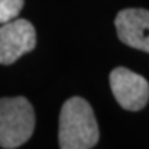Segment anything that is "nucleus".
<instances>
[{"label": "nucleus", "instance_id": "f257e3e1", "mask_svg": "<svg viewBox=\"0 0 149 149\" xmlns=\"http://www.w3.org/2000/svg\"><path fill=\"white\" fill-rule=\"evenodd\" d=\"M100 130L90 104L81 97L66 100L59 113L58 142L62 149L94 148Z\"/></svg>", "mask_w": 149, "mask_h": 149}, {"label": "nucleus", "instance_id": "f03ea898", "mask_svg": "<svg viewBox=\"0 0 149 149\" xmlns=\"http://www.w3.org/2000/svg\"><path fill=\"white\" fill-rule=\"evenodd\" d=\"M35 130V111L25 97L0 98V146L14 149L25 144Z\"/></svg>", "mask_w": 149, "mask_h": 149}, {"label": "nucleus", "instance_id": "7ed1b4c3", "mask_svg": "<svg viewBox=\"0 0 149 149\" xmlns=\"http://www.w3.org/2000/svg\"><path fill=\"white\" fill-rule=\"evenodd\" d=\"M36 46V31L28 19H11L0 26V64L11 65Z\"/></svg>", "mask_w": 149, "mask_h": 149}, {"label": "nucleus", "instance_id": "20e7f679", "mask_svg": "<svg viewBox=\"0 0 149 149\" xmlns=\"http://www.w3.org/2000/svg\"><path fill=\"white\" fill-rule=\"evenodd\" d=\"M112 93L126 111H141L148 104L149 84L141 74L127 68H116L109 76Z\"/></svg>", "mask_w": 149, "mask_h": 149}, {"label": "nucleus", "instance_id": "39448f33", "mask_svg": "<svg viewBox=\"0 0 149 149\" xmlns=\"http://www.w3.org/2000/svg\"><path fill=\"white\" fill-rule=\"evenodd\" d=\"M117 36L130 47L149 53V11L144 8H126L115 19Z\"/></svg>", "mask_w": 149, "mask_h": 149}, {"label": "nucleus", "instance_id": "423d86ee", "mask_svg": "<svg viewBox=\"0 0 149 149\" xmlns=\"http://www.w3.org/2000/svg\"><path fill=\"white\" fill-rule=\"evenodd\" d=\"M24 7V0H0V25L17 18Z\"/></svg>", "mask_w": 149, "mask_h": 149}]
</instances>
